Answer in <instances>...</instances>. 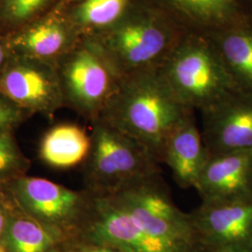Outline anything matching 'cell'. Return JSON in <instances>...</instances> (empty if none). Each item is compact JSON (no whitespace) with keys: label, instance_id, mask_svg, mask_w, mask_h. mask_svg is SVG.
Returning a JSON list of instances; mask_svg holds the SVG:
<instances>
[{"label":"cell","instance_id":"obj_9","mask_svg":"<svg viewBox=\"0 0 252 252\" xmlns=\"http://www.w3.org/2000/svg\"><path fill=\"white\" fill-rule=\"evenodd\" d=\"M120 79L112 67L88 50L75 54L64 71L65 87L73 104L92 116L101 115Z\"/></svg>","mask_w":252,"mask_h":252},{"label":"cell","instance_id":"obj_20","mask_svg":"<svg viewBox=\"0 0 252 252\" xmlns=\"http://www.w3.org/2000/svg\"><path fill=\"white\" fill-rule=\"evenodd\" d=\"M25 166V160L9 131L0 132V182L13 178Z\"/></svg>","mask_w":252,"mask_h":252},{"label":"cell","instance_id":"obj_3","mask_svg":"<svg viewBox=\"0 0 252 252\" xmlns=\"http://www.w3.org/2000/svg\"><path fill=\"white\" fill-rule=\"evenodd\" d=\"M159 69L176 98L192 111L208 108L237 90L207 35L187 32Z\"/></svg>","mask_w":252,"mask_h":252},{"label":"cell","instance_id":"obj_22","mask_svg":"<svg viewBox=\"0 0 252 252\" xmlns=\"http://www.w3.org/2000/svg\"><path fill=\"white\" fill-rule=\"evenodd\" d=\"M19 120V112L16 108L0 101V132L7 131Z\"/></svg>","mask_w":252,"mask_h":252},{"label":"cell","instance_id":"obj_2","mask_svg":"<svg viewBox=\"0 0 252 252\" xmlns=\"http://www.w3.org/2000/svg\"><path fill=\"white\" fill-rule=\"evenodd\" d=\"M114 25L107 44L120 78L159 67L187 33L153 0H134Z\"/></svg>","mask_w":252,"mask_h":252},{"label":"cell","instance_id":"obj_24","mask_svg":"<svg viewBox=\"0 0 252 252\" xmlns=\"http://www.w3.org/2000/svg\"><path fill=\"white\" fill-rule=\"evenodd\" d=\"M206 252H246L237 250H232V249H218V250H211Z\"/></svg>","mask_w":252,"mask_h":252},{"label":"cell","instance_id":"obj_7","mask_svg":"<svg viewBox=\"0 0 252 252\" xmlns=\"http://www.w3.org/2000/svg\"><path fill=\"white\" fill-rule=\"evenodd\" d=\"M208 156L252 150V94L235 90L201 110Z\"/></svg>","mask_w":252,"mask_h":252},{"label":"cell","instance_id":"obj_27","mask_svg":"<svg viewBox=\"0 0 252 252\" xmlns=\"http://www.w3.org/2000/svg\"><path fill=\"white\" fill-rule=\"evenodd\" d=\"M249 12H250V14L252 17V3L251 5H249Z\"/></svg>","mask_w":252,"mask_h":252},{"label":"cell","instance_id":"obj_29","mask_svg":"<svg viewBox=\"0 0 252 252\" xmlns=\"http://www.w3.org/2000/svg\"><path fill=\"white\" fill-rule=\"evenodd\" d=\"M0 252H2V250H1V249H0Z\"/></svg>","mask_w":252,"mask_h":252},{"label":"cell","instance_id":"obj_23","mask_svg":"<svg viewBox=\"0 0 252 252\" xmlns=\"http://www.w3.org/2000/svg\"><path fill=\"white\" fill-rule=\"evenodd\" d=\"M5 226V214L3 211V208L0 206V234L2 233Z\"/></svg>","mask_w":252,"mask_h":252},{"label":"cell","instance_id":"obj_12","mask_svg":"<svg viewBox=\"0 0 252 252\" xmlns=\"http://www.w3.org/2000/svg\"><path fill=\"white\" fill-rule=\"evenodd\" d=\"M183 29L210 35L249 15L244 0H153Z\"/></svg>","mask_w":252,"mask_h":252},{"label":"cell","instance_id":"obj_13","mask_svg":"<svg viewBox=\"0 0 252 252\" xmlns=\"http://www.w3.org/2000/svg\"><path fill=\"white\" fill-rule=\"evenodd\" d=\"M208 159L201 129L193 112L185 118L167 137L162 162L170 168L174 180L183 188H194Z\"/></svg>","mask_w":252,"mask_h":252},{"label":"cell","instance_id":"obj_14","mask_svg":"<svg viewBox=\"0 0 252 252\" xmlns=\"http://www.w3.org/2000/svg\"><path fill=\"white\" fill-rule=\"evenodd\" d=\"M237 90L252 94V17L207 35Z\"/></svg>","mask_w":252,"mask_h":252},{"label":"cell","instance_id":"obj_18","mask_svg":"<svg viewBox=\"0 0 252 252\" xmlns=\"http://www.w3.org/2000/svg\"><path fill=\"white\" fill-rule=\"evenodd\" d=\"M66 35L63 27L58 23L48 22L32 28L19 38V45L38 56H51L58 53Z\"/></svg>","mask_w":252,"mask_h":252},{"label":"cell","instance_id":"obj_21","mask_svg":"<svg viewBox=\"0 0 252 252\" xmlns=\"http://www.w3.org/2000/svg\"><path fill=\"white\" fill-rule=\"evenodd\" d=\"M48 0H2L3 11L7 18L17 22L31 17L41 9Z\"/></svg>","mask_w":252,"mask_h":252},{"label":"cell","instance_id":"obj_25","mask_svg":"<svg viewBox=\"0 0 252 252\" xmlns=\"http://www.w3.org/2000/svg\"><path fill=\"white\" fill-rule=\"evenodd\" d=\"M94 249H91L85 252H105V248L104 247H100V246H94Z\"/></svg>","mask_w":252,"mask_h":252},{"label":"cell","instance_id":"obj_16","mask_svg":"<svg viewBox=\"0 0 252 252\" xmlns=\"http://www.w3.org/2000/svg\"><path fill=\"white\" fill-rule=\"evenodd\" d=\"M91 149V136L74 125L56 126L46 134L40 147L42 159L49 164L67 168L85 160Z\"/></svg>","mask_w":252,"mask_h":252},{"label":"cell","instance_id":"obj_11","mask_svg":"<svg viewBox=\"0 0 252 252\" xmlns=\"http://www.w3.org/2000/svg\"><path fill=\"white\" fill-rule=\"evenodd\" d=\"M194 189L202 203L252 199V150L208 156Z\"/></svg>","mask_w":252,"mask_h":252},{"label":"cell","instance_id":"obj_8","mask_svg":"<svg viewBox=\"0 0 252 252\" xmlns=\"http://www.w3.org/2000/svg\"><path fill=\"white\" fill-rule=\"evenodd\" d=\"M204 250L252 252V199L202 203L189 213Z\"/></svg>","mask_w":252,"mask_h":252},{"label":"cell","instance_id":"obj_10","mask_svg":"<svg viewBox=\"0 0 252 252\" xmlns=\"http://www.w3.org/2000/svg\"><path fill=\"white\" fill-rule=\"evenodd\" d=\"M14 193L30 215L54 223L84 220L90 205V192L82 194L40 178H20Z\"/></svg>","mask_w":252,"mask_h":252},{"label":"cell","instance_id":"obj_6","mask_svg":"<svg viewBox=\"0 0 252 252\" xmlns=\"http://www.w3.org/2000/svg\"><path fill=\"white\" fill-rule=\"evenodd\" d=\"M90 194L85 234L94 246L116 252H187L145 233L108 194Z\"/></svg>","mask_w":252,"mask_h":252},{"label":"cell","instance_id":"obj_5","mask_svg":"<svg viewBox=\"0 0 252 252\" xmlns=\"http://www.w3.org/2000/svg\"><path fill=\"white\" fill-rule=\"evenodd\" d=\"M91 135L87 180L91 193L113 192L133 180L161 172L143 145L98 118Z\"/></svg>","mask_w":252,"mask_h":252},{"label":"cell","instance_id":"obj_28","mask_svg":"<svg viewBox=\"0 0 252 252\" xmlns=\"http://www.w3.org/2000/svg\"><path fill=\"white\" fill-rule=\"evenodd\" d=\"M245 1V3L248 5V7H249V5H251L252 3V0H244Z\"/></svg>","mask_w":252,"mask_h":252},{"label":"cell","instance_id":"obj_17","mask_svg":"<svg viewBox=\"0 0 252 252\" xmlns=\"http://www.w3.org/2000/svg\"><path fill=\"white\" fill-rule=\"evenodd\" d=\"M5 241L11 252H46L54 239L39 223L22 218L9 221Z\"/></svg>","mask_w":252,"mask_h":252},{"label":"cell","instance_id":"obj_4","mask_svg":"<svg viewBox=\"0 0 252 252\" xmlns=\"http://www.w3.org/2000/svg\"><path fill=\"white\" fill-rule=\"evenodd\" d=\"M145 233L187 252H205L189 214L172 198L161 172L133 180L107 193Z\"/></svg>","mask_w":252,"mask_h":252},{"label":"cell","instance_id":"obj_19","mask_svg":"<svg viewBox=\"0 0 252 252\" xmlns=\"http://www.w3.org/2000/svg\"><path fill=\"white\" fill-rule=\"evenodd\" d=\"M131 0H85L77 10L81 25L88 27H109L121 18Z\"/></svg>","mask_w":252,"mask_h":252},{"label":"cell","instance_id":"obj_26","mask_svg":"<svg viewBox=\"0 0 252 252\" xmlns=\"http://www.w3.org/2000/svg\"><path fill=\"white\" fill-rule=\"evenodd\" d=\"M3 61H4V51H3L2 46L0 44V65L2 64Z\"/></svg>","mask_w":252,"mask_h":252},{"label":"cell","instance_id":"obj_15","mask_svg":"<svg viewBox=\"0 0 252 252\" xmlns=\"http://www.w3.org/2000/svg\"><path fill=\"white\" fill-rule=\"evenodd\" d=\"M0 90L11 101L27 108H44L55 98V86L44 73L27 66L9 69Z\"/></svg>","mask_w":252,"mask_h":252},{"label":"cell","instance_id":"obj_1","mask_svg":"<svg viewBox=\"0 0 252 252\" xmlns=\"http://www.w3.org/2000/svg\"><path fill=\"white\" fill-rule=\"evenodd\" d=\"M192 112L154 67L122 77L99 119L143 145L161 163L167 137Z\"/></svg>","mask_w":252,"mask_h":252}]
</instances>
